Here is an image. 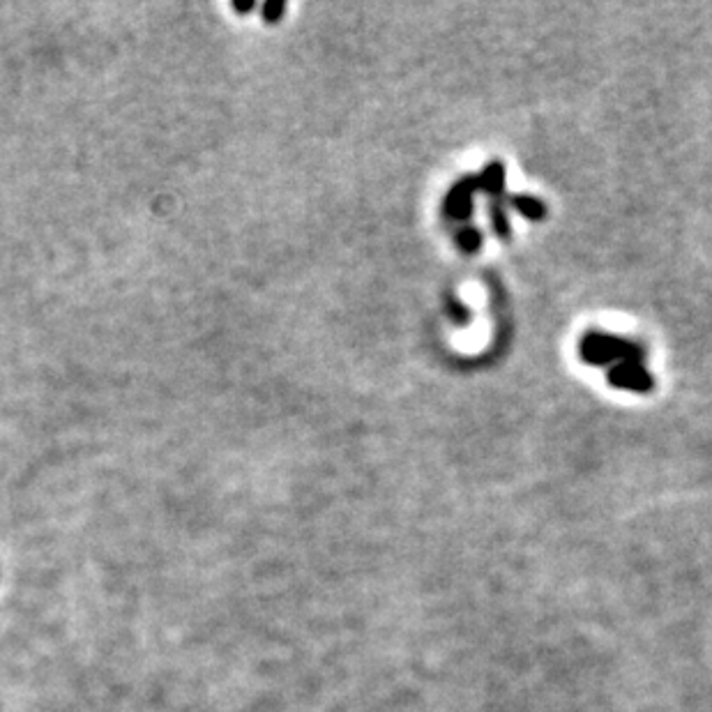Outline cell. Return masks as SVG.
<instances>
[{
	"label": "cell",
	"instance_id": "1",
	"mask_svg": "<svg viewBox=\"0 0 712 712\" xmlns=\"http://www.w3.org/2000/svg\"><path fill=\"white\" fill-rule=\"evenodd\" d=\"M581 358L590 365H609V362H641L643 353L639 346H634L625 339L602 335V332H590L581 339Z\"/></svg>",
	"mask_w": 712,
	"mask_h": 712
},
{
	"label": "cell",
	"instance_id": "2",
	"mask_svg": "<svg viewBox=\"0 0 712 712\" xmlns=\"http://www.w3.org/2000/svg\"><path fill=\"white\" fill-rule=\"evenodd\" d=\"M609 381L616 388L632 392H650L653 388V376L648 374L641 362H620L609 371Z\"/></svg>",
	"mask_w": 712,
	"mask_h": 712
},
{
	"label": "cell",
	"instance_id": "3",
	"mask_svg": "<svg viewBox=\"0 0 712 712\" xmlns=\"http://www.w3.org/2000/svg\"><path fill=\"white\" fill-rule=\"evenodd\" d=\"M473 192H475V183L473 178L461 180L452 187V192L448 194V201H445V210L450 212V217L454 219H466L471 215L473 210Z\"/></svg>",
	"mask_w": 712,
	"mask_h": 712
},
{
	"label": "cell",
	"instance_id": "4",
	"mask_svg": "<svg viewBox=\"0 0 712 712\" xmlns=\"http://www.w3.org/2000/svg\"><path fill=\"white\" fill-rule=\"evenodd\" d=\"M475 183V192H487L498 199V196L503 194V185H505V169L501 162H491L487 169H484L480 176L473 178Z\"/></svg>",
	"mask_w": 712,
	"mask_h": 712
},
{
	"label": "cell",
	"instance_id": "5",
	"mask_svg": "<svg viewBox=\"0 0 712 712\" xmlns=\"http://www.w3.org/2000/svg\"><path fill=\"white\" fill-rule=\"evenodd\" d=\"M510 203L521 212V215L528 217V219H535V222H537V219H542L544 215H547V210H544L542 201L533 199V196H514V199H510Z\"/></svg>",
	"mask_w": 712,
	"mask_h": 712
},
{
	"label": "cell",
	"instance_id": "6",
	"mask_svg": "<svg viewBox=\"0 0 712 712\" xmlns=\"http://www.w3.org/2000/svg\"><path fill=\"white\" fill-rule=\"evenodd\" d=\"M459 245L466 249V252H477L482 247V233L475 229H464L459 233Z\"/></svg>",
	"mask_w": 712,
	"mask_h": 712
},
{
	"label": "cell",
	"instance_id": "7",
	"mask_svg": "<svg viewBox=\"0 0 712 712\" xmlns=\"http://www.w3.org/2000/svg\"><path fill=\"white\" fill-rule=\"evenodd\" d=\"M491 222H494V229H496L498 236H501V238L510 236V224H507L505 212H503L501 206H498V203H494V206H491Z\"/></svg>",
	"mask_w": 712,
	"mask_h": 712
}]
</instances>
